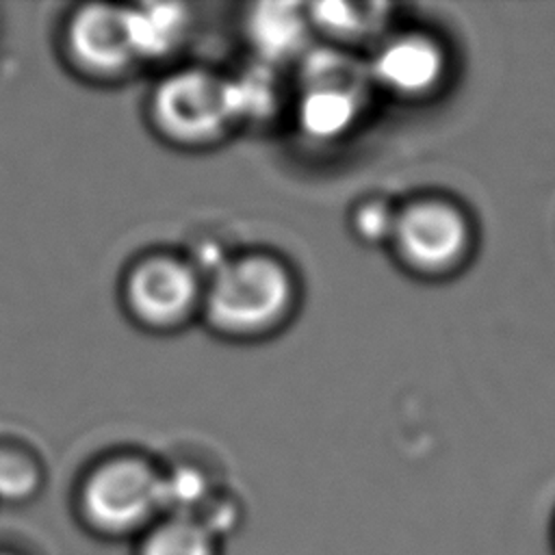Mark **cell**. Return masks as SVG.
Instances as JSON below:
<instances>
[{"label": "cell", "mask_w": 555, "mask_h": 555, "mask_svg": "<svg viewBox=\"0 0 555 555\" xmlns=\"http://www.w3.org/2000/svg\"><path fill=\"white\" fill-rule=\"evenodd\" d=\"M392 236L408 262L438 269L462 254L468 230L462 215L451 206L425 202L397 215Z\"/></svg>", "instance_id": "obj_6"}, {"label": "cell", "mask_w": 555, "mask_h": 555, "mask_svg": "<svg viewBox=\"0 0 555 555\" xmlns=\"http://www.w3.org/2000/svg\"><path fill=\"white\" fill-rule=\"evenodd\" d=\"M249 33L264 54H291L304 39V17L295 4H262L249 17Z\"/></svg>", "instance_id": "obj_12"}, {"label": "cell", "mask_w": 555, "mask_h": 555, "mask_svg": "<svg viewBox=\"0 0 555 555\" xmlns=\"http://www.w3.org/2000/svg\"><path fill=\"white\" fill-rule=\"evenodd\" d=\"M184 9L178 4H141L128 9L130 37L137 59L167 54L184 28Z\"/></svg>", "instance_id": "obj_10"}, {"label": "cell", "mask_w": 555, "mask_h": 555, "mask_svg": "<svg viewBox=\"0 0 555 555\" xmlns=\"http://www.w3.org/2000/svg\"><path fill=\"white\" fill-rule=\"evenodd\" d=\"M371 7H353L343 2H323L312 7V17L325 30L336 35H356L360 33L371 20Z\"/></svg>", "instance_id": "obj_13"}, {"label": "cell", "mask_w": 555, "mask_h": 555, "mask_svg": "<svg viewBox=\"0 0 555 555\" xmlns=\"http://www.w3.org/2000/svg\"><path fill=\"white\" fill-rule=\"evenodd\" d=\"M134 555H221V540L195 516L163 514L134 540Z\"/></svg>", "instance_id": "obj_9"}, {"label": "cell", "mask_w": 555, "mask_h": 555, "mask_svg": "<svg viewBox=\"0 0 555 555\" xmlns=\"http://www.w3.org/2000/svg\"><path fill=\"white\" fill-rule=\"evenodd\" d=\"M0 555H30V553L13 544H0Z\"/></svg>", "instance_id": "obj_15"}, {"label": "cell", "mask_w": 555, "mask_h": 555, "mask_svg": "<svg viewBox=\"0 0 555 555\" xmlns=\"http://www.w3.org/2000/svg\"><path fill=\"white\" fill-rule=\"evenodd\" d=\"M353 115V93L340 80L312 82L301 102L304 128L321 139L343 132L351 124Z\"/></svg>", "instance_id": "obj_11"}, {"label": "cell", "mask_w": 555, "mask_h": 555, "mask_svg": "<svg viewBox=\"0 0 555 555\" xmlns=\"http://www.w3.org/2000/svg\"><path fill=\"white\" fill-rule=\"evenodd\" d=\"M126 304L147 325L176 323L195 299L193 271L173 258H145L126 278Z\"/></svg>", "instance_id": "obj_5"}, {"label": "cell", "mask_w": 555, "mask_h": 555, "mask_svg": "<svg viewBox=\"0 0 555 555\" xmlns=\"http://www.w3.org/2000/svg\"><path fill=\"white\" fill-rule=\"evenodd\" d=\"M48 486V464L43 455L26 440L0 436V503L28 505L43 494Z\"/></svg>", "instance_id": "obj_8"}, {"label": "cell", "mask_w": 555, "mask_h": 555, "mask_svg": "<svg viewBox=\"0 0 555 555\" xmlns=\"http://www.w3.org/2000/svg\"><path fill=\"white\" fill-rule=\"evenodd\" d=\"M356 223L366 238H384L395 232L397 217L384 204H369L358 212Z\"/></svg>", "instance_id": "obj_14"}, {"label": "cell", "mask_w": 555, "mask_h": 555, "mask_svg": "<svg viewBox=\"0 0 555 555\" xmlns=\"http://www.w3.org/2000/svg\"><path fill=\"white\" fill-rule=\"evenodd\" d=\"M551 546H553V553H555V520H553V527H551Z\"/></svg>", "instance_id": "obj_16"}, {"label": "cell", "mask_w": 555, "mask_h": 555, "mask_svg": "<svg viewBox=\"0 0 555 555\" xmlns=\"http://www.w3.org/2000/svg\"><path fill=\"white\" fill-rule=\"evenodd\" d=\"M59 41L69 67L87 78H113L137 61L124 7L93 2L72 9Z\"/></svg>", "instance_id": "obj_3"}, {"label": "cell", "mask_w": 555, "mask_h": 555, "mask_svg": "<svg viewBox=\"0 0 555 555\" xmlns=\"http://www.w3.org/2000/svg\"><path fill=\"white\" fill-rule=\"evenodd\" d=\"M442 69L438 48L421 37H405L386 46L375 59V76L390 89L401 93H418L429 89Z\"/></svg>", "instance_id": "obj_7"}, {"label": "cell", "mask_w": 555, "mask_h": 555, "mask_svg": "<svg viewBox=\"0 0 555 555\" xmlns=\"http://www.w3.org/2000/svg\"><path fill=\"white\" fill-rule=\"evenodd\" d=\"M288 295L291 284L278 262L243 258L219 267L206 297V312L225 332H256L284 312Z\"/></svg>", "instance_id": "obj_2"}, {"label": "cell", "mask_w": 555, "mask_h": 555, "mask_svg": "<svg viewBox=\"0 0 555 555\" xmlns=\"http://www.w3.org/2000/svg\"><path fill=\"white\" fill-rule=\"evenodd\" d=\"M72 514L93 540H137L165 514L163 473L139 455L102 457L78 477Z\"/></svg>", "instance_id": "obj_1"}, {"label": "cell", "mask_w": 555, "mask_h": 555, "mask_svg": "<svg viewBox=\"0 0 555 555\" xmlns=\"http://www.w3.org/2000/svg\"><path fill=\"white\" fill-rule=\"evenodd\" d=\"M152 108L158 126L180 141L210 139L232 117L228 85L204 72H184L160 82Z\"/></svg>", "instance_id": "obj_4"}]
</instances>
